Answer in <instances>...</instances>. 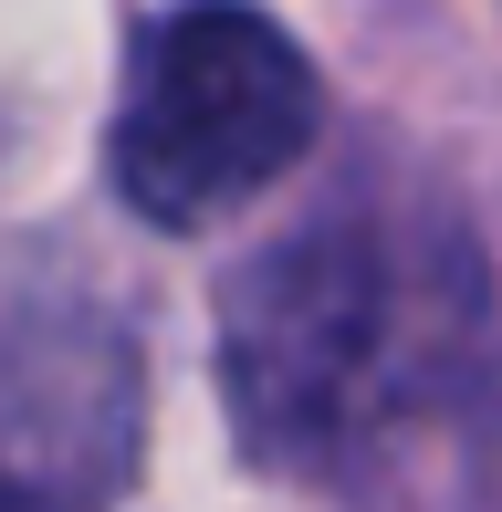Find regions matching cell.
Masks as SVG:
<instances>
[{
    "label": "cell",
    "mask_w": 502,
    "mask_h": 512,
    "mask_svg": "<svg viewBox=\"0 0 502 512\" xmlns=\"http://www.w3.org/2000/svg\"><path fill=\"white\" fill-rule=\"evenodd\" d=\"M492 377V283L450 209L367 189L241 262L220 387L241 439L293 481H367L440 439Z\"/></svg>",
    "instance_id": "obj_1"
},
{
    "label": "cell",
    "mask_w": 502,
    "mask_h": 512,
    "mask_svg": "<svg viewBox=\"0 0 502 512\" xmlns=\"http://www.w3.org/2000/svg\"><path fill=\"white\" fill-rule=\"evenodd\" d=\"M314 126H325V84L241 0H189L147 32L116 105V189L157 230L231 220L272 178L304 168Z\"/></svg>",
    "instance_id": "obj_2"
},
{
    "label": "cell",
    "mask_w": 502,
    "mask_h": 512,
    "mask_svg": "<svg viewBox=\"0 0 502 512\" xmlns=\"http://www.w3.org/2000/svg\"><path fill=\"white\" fill-rule=\"evenodd\" d=\"M136 471V345L84 283L0 251V512H105Z\"/></svg>",
    "instance_id": "obj_3"
}]
</instances>
